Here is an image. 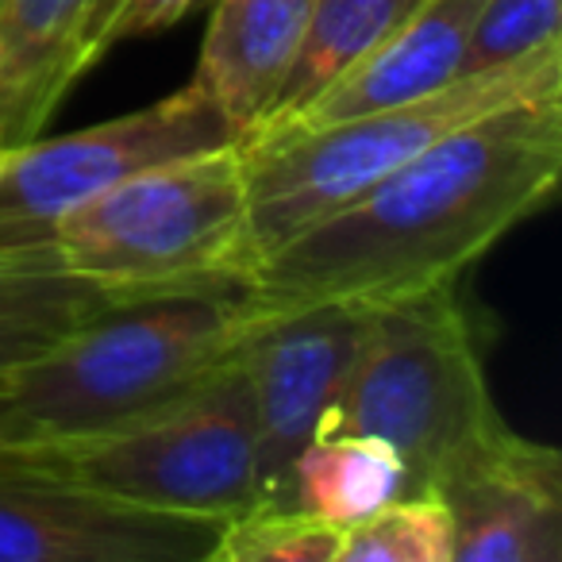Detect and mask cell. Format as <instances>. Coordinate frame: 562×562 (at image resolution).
<instances>
[{"instance_id": "cell-9", "label": "cell", "mask_w": 562, "mask_h": 562, "mask_svg": "<svg viewBox=\"0 0 562 562\" xmlns=\"http://www.w3.org/2000/svg\"><path fill=\"white\" fill-rule=\"evenodd\" d=\"M370 305L328 301L270 316L247 347L258 436L255 508H293V467L344 393Z\"/></svg>"}, {"instance_id": "cell-1", "label": "cell", "mask_w": 562, "mask_h": 562, "mask_svg": "<svg viewBox=\"0 0 562 562\" xmlns=\"http://www.w3.org/2000/svg\"><path fill=\"white\" fill-rule=\"evenodd\" d=\"M562 178V93L528 97L454 127L351 204L297 232L239 278L266 316L351 301L385 305L462 273Z\"/></svg>"}, {"instance_id": "cell-12", "label": "cell", "mask_w": 562, "mask_h": 562, "mask_svg": "<svg viewBox=\"0 0 562 562\" xmlns=\"http://www.w3.org/2000/svg\"><path fill=\"white\" fill-rule=\"evenodd\" d=\"M477 12H482V0H428L405 27H397L390 40L367 50L351 70L339 74L290 127L331 124V120L390 109V104L416 101V97L451 86L454 78L467 74V50Z\"/></svg>"}, {"instance_id": "cell-2", "label": "cell", "mask_w": 562, "mask_h": 562, "mask_svg": "<svg viewBox=\"0 0 562 562\" xmlns=\"http://www.w3.org/2000/svg\"><path fill=\"white\" fill-rule=\"evenodd\" d=\"M270 321L239 285L116 301L0 382L32 447L101 436L216 378Z\"/></svg>"}, {"instance_id": "cell-18", "label": "cell", "mask_w": 562, "mask_h": 562, "mask_svg": "<svg viewBox=\"0 0 562 562\" xmlns=\"http://www.w3.org/2000/svg\"><path fill=\"white\" fill-rule=\"evenodd\" d=\"M344 528L301 508H247L220 524L209 562H339Z\"/></svg>"}, {"instance_id": "cell-17", "label": "cell", "mask_w": 562, "mask_h": 562, "mask_svg": "<svg viewBox=\"0 0 562 562\" xmlns=\"http://www.w3.org/2000/svg\"><path fill=\"white\" fill-rule=\"evenodd\" d=\"M339 562H454V524L439 497H397L344 528Z\"/></svg>"}, {"instance_id": "cell-3", "label": "cell", "mask_w": 562, "mask_h": 562, "mask_svg": "<svg viewBox=\"0 0 562 562\" xmlns=\"http://www.w3.org/2000/svg\"><path fill=\"white\" fill-rule=\"evenodd\" d=\"M321 431H359L393 447L405 497H439L513 431L490 393L485 347L459 281L370 305L359 359Z\"/></svg>"}, {"instance_id": "cell-7", "label": "cell", "mask_w": 562, "mask_h": 562, "mask_svg": "<svg viewBox=\"0 0 562 562\" xmlns=\"http://www.w3.org/2000/svg\"><path fill=\"white\" fill-rule=\"evenodd\" d=\"M224 143L232 127L193 86L81 132L35 135L0 150V235L50 232L127 173Z\"/></svg>"}, {"instance_id": "cell-21", "label": "cell", "mask_w": 562, "mask_h": 562, "mask_svg": "<svg viewBox=\"0 0 562 562\" xmlns=\"http://www.w3.org/2000/svg\"><path fill=\"white\" fill-rule=\"evenodd\" d=\"M24 447H32V439H27L24 424L16 420V413H12L4 393H0V454L24 451Z\"/></svg>"}, {"instance_id": "cell-4", "label": "cell", "mask_w": 562, "mask_h": 562, "mask_svg": "<svg viewBox=\"0 0 562 562\" xmlns=\"http://www.w3.org/2000/svg\"><path fill=\"white\" fill-rule=\"evenodd\" d=\"M562 93V40L513 63L454 78L451 86L390 109L359 112L331 124L290 127L243 150L247 220L235 278L258 258L351 204L454 127L528 97Z\"/></svg>"}, {"instance_id": "cell-15", "label": "cell", "mask_w": 562, "mask_h": 562, "mask_svg": "<svg viewBox=\"0 0 562 562\" xmlns=\"http://www.w3.org/2000/svg\"><path fill=\"white\" fill-rule=\"evenodd\" d=\"M424 4L428 0H316L297 66L285 78L266 120L250 135H243L239 147L285 132L339 74L351 70L367 50L390 40L397 27H405Z\"/></svg>"}, {"instance_id": "cell-16", "label": "cell", "mask_w": 562, "mask_h": 562, "mask_svg": "<svg viewBox=\"0 0 562 562\" xmlns=\"http://www.w3.org/2000/svg\"><path fill=\"white\" fill-rule=\"evenodd\" d=\"M405 497V470L393 447L359 431H321L297 454L290 505L347 528Z\"/></svg>"}, {"instance_id": "cell-14", "label": "cell", "mask_w": 562, "mask_h": 562, "mask_svg": "<svg viewBox=\"0 0 562 562\" xmlns=\"http://www.w3.org/2000/svg\"><path fill=\"white\" fill-rule=\"evenodd\" d=\"M120 297L58 262L43 232L0 235V382L58 347Z\"/></svg>"}, {"instance_id": "cell-20", "label": "cell", "mask_w": 562, "mask_h": 562, "mask_svg": "<svg viewBox=\"0 0 562 562\" xmlns=\"http://www.w3.org/2000/svg\"><path fill=\"white\" fill-rule=\"evenodd\" d=\"M196 4H201V0H120L116 12L109 16V24L97 35V63H101L112 47H120V43L147 40V35L181 24Z\"/></svg>"}, {"instance_id": "cell-19", "label": "cell", "mask_w": 562, "mask_h": 562, "mask_svg": "<svg viewBox=\"0 0 562 562\" xmlns=\"http://www.w3.org/2000/svg\"><path fill=\"white\" fill-rule=\"evenodd\" d=\"M562 0H482L467 50V74L513 63L559 43Z\"/></svg>"}, {"instance_id": "cell-22", "label": "cell", "mask_w": 562, "mask_h": 562, "mask_svg": "<svg viewBox=\"0 0 562 562\" xmlns=\"http://www.w3.org/2000/svg\"><path fill=\"white\" fill-rule=\"evenodd\" d=\"M120 0H97L93 9V32H89V66H97V35H101V27L109 24V16L116 12Z\"/></svg>"}, {"instance_id": "cell-6", "label": "cell", "mask_w": 562, "mask_h": 562, "mask_svg": "<svg viewBox=\"0 0 562 562\" xmlns=\"http://www.w3.org/2000/svg\"><path fill=\"white\" fill-rule=\"evenodd\" d=\"M247 347L216 378L158 413L101 436L24 451L70 482L147 513L232 520L255 508L258 493Z\"/></svg>"}, {"instance_id": "cell-13", "label": "cell", "mask_w": 562, "mask_h": 562, "mask_svg": "<svg viewBox=\"0 0 562 562\" xmlns=\"http://www.w3.org/2000/svg\"><path fill=\"white\" fill-rule=\"evenodd\" d=\"M97 0H0V150L47 132L89 66Z\"/></svg>"}, {"instance_id": "cell-5", "label": "cell", "mask_w": 562, "mask_h": 562, "mask_svg": "<svg viewBox=\"0 0 562 562\" xmlns=\"http://www.w3.org/2000/svg\"><path fill=\"white\" fill-rule=\"evenodd\" d=\"M247 178L239 143L120 178L43 232L58 262L120 297L239 285Z\"/></svg>"}, {"instance_id": "cell-11", "label": "cell", "mask_w": 562, "mask_h": 562, "mask_svg": "<svg viewBox=\"0 0 562 562\" xmlns=\"http://www.w3.org/2000/svg\"><path fill=\"white\" fill-rule=\"evenodd\" d=\"M316 0H216L189 86L224 116L235 143L273 109L313 24Z\"/></svg>"}, {"instance_id": "cell-10", "label": "cell", "mask_w": 562, "mask_h": 562, "mask_svg": "<svg viewBox=\"0 0 562 562\" xmlns=\"http://www.w3.org/2000/svg\"><path fill=\"white\" fill-rule=\"evenodd\" d=\"M439 501L454 524V562L562 559V459L516 428L462 470Z\"/></svg>"}, {"instance_id": "cell-8", "label": "cell", "mask_w": 562, "mask_h": 562, "mask_svg": "<svg viewBox=\"0 0 562 562\" xmlns=\"http://www.w3.org/2000/svg\"><path fill=\"white\" fill-rule=\"evenodd\" d=\"M220 524L147 513L0 454V562H209Z\"/></svg>"}]
</instances>
